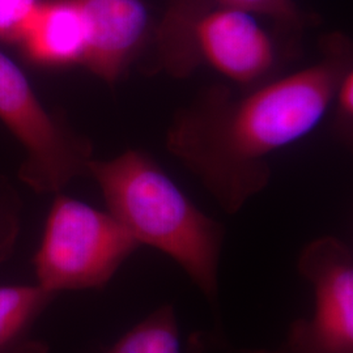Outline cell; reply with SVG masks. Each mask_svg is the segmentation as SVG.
Wrapping results in <instances>:
<instances>
[{
    "label": "cell",
    "instance_id": "obj_1",
    "mask_svg": "<svg viewBox=\"0 0 353 353\" xmlns=\"http://www.w3.org/2000/svg\"><path fill=\"white\" fill-rule=\"evenodd\" d=\"M348 38L331 34L318 62L250 88L212 85L176 112L165 144L229 214L270 182V157L306 138L353 65Z\"/></svg>",
    "mask_w": 353,
    "mask_h": 353
},
{
    "label": "cell",
    "instance_id": "obj_2",
    "mask_svg": "<svg viewBox=\"0 0 353 353\" xmlns=\"http://www.w3.org/2000/svg\"><path fill=\"white\" fill-rule=\"evenodd\" d=\"M88 174L97 181L108 212L140 245L176 261L216 309L223 225L201 211L144 152L128 150L106 161L92 159Z\"/></svg>",
    "mask_w": 353,
    "mask_h": 353
},
{
    "label": "cell",
    "instance_id": "obj_3",
    "mask_svg": "<svg viewBox=\"0 0 353 353\" xmlns=\"http://www.w3.org/2000/svg\"><path fill=\"white\" fill-rule=\"evenodd\" d=\"M156 58L173 77L208 67L240 88L276 77L281 59L256 14L217 0H174L156 33Z\"/></svg>",
    "mask_w": 353,
    "mask_h": 353
},
{
    "label": "cell",
    "instance_id": "obj_4",
    "mask_svg": "<svg viewBox=\"0 0 353 353\" xmlns=\"http://www.w3.org/2000/svg\"><path fill=\"white\" fill-rule=\"evenodd\" d=\"M139 246L113 214L59 192L34 256L37 284L54 294L102 290Z\"/></svg>",
    "mask_w": 353,
    "mask_h": 353
},
{
    "label": "cell",
    "instance_id": "obj_5",
    "mask_svg": "<svg viewBox=\"0 0 353 353\" xmlns=\"http://www.w3.org/2000/svg\"><path fill=\"white\" fill-rule=\"evenodd\" d=\"M0 119L26 152L19 176L38 194H59L88 174L90 144L42 105L21 68L1 51Z\"/></svg>",
    "mask_w": 353,
    "mask_h": 353
},
{
    "label": "cell",
    "instance_id": "obj_6",
    "mask_svg": "<svg viewBox=\"0 0 353 353\" xmlns=\"http://www.w3.org/2000/svg\"><path fill=\"white\" fill-rule=\"evenodd\" d=\"M299 272L314 293L310 318L296 319L288 330V353H353V255L343 241L325 236L300 254Z\"/></svg>",
    "mask_w": 353,
    "mask_h": 353
},
{
    "label": "cell",
    "instance_id": "obj_7",
    "mask_svg": "<svg viewBox=\"0 0 353 353\" xmlns=\"http://www.w3.org/2000/svg\"><path fill=\"white\" fill-rule=\"evenodd\" d=\"M87 24L83 65L114 84L126 74L151 36V16L143 0H76Z\"/></svg>",
    "mask_w": 353,
    "mask_h": 353
},
{
    "label": "cell",
    "instance_id": "obj_8",
    "mask_svg": "<svg viewBox=\"0 0 353 353\" xmlns=\"http://www.w3.org/2000/svg\"><path fill=\"white\" fill-rule=\"evenodd\" d=\"M17 46L29 63L45 68L83 64L87 24L76 0H41Z\"/></svg>",
    "mask_w": 353,
    "mask_h": 353
},
{
    "label": "cell",
    "instance_id": "obj_9",
    "mask_svg": "<svg viewBox=\"0 0 353 353\" xmlns=\"http://www.w3.org/2000/svg\"><path fill=\"white\" fill-rule=\"evenodd\" d=\"M55 296L37 283L0 287V353H46L29 335Z\"/></svg>",
    "mask_w": 353,
    "mask_h": 353
},
{
    "label": "cell",
    "instance_id": "obj_10",
    "mask_svg": "<svg viewBox=\"0 0 353 353\" xmlns=\"http://www.w3.org/2000/svg\"><path fill=\"white\" fill-rule=\"evenodd\" d=\"M108 353H181L179 330L172 305L165 303L114 344Z\"/></svg>",
    "mask_w": 353,
    "mask_h": 353
},
{
    "label": "cell",
    "instance_id": "obj_11",
    "mask_svg": "<svg viewBox=\"0 0 353 353\" xmlns=\"http://www.w3.org/2000/svg\"><path fill=\"white\" fill-rule=\"evenodd\" d=\"M21 201L10 181L0 176V265L12 254L20 232Z\"/></svg>",
    "mask_w": 353,
    "mask_h": 353
},
{
    "label": "cell",
    "instance_id": "obj_12",
    "mask_svg": "<svg viewBox=\"0 0 353 353\" xmlns=\"http://www.w3.org/2000/svg\"><path fill=\"white\" fill-rule=\"evenodd\" d=\"M41 0H0V42L17 45Z\"/></svg>",
    "mask_w": 353,
    "mask_h": 353
},
{
    "label": "cell",
    "instance_id": "obj_13",
    "mask_svg": "<svg viewBox=\"0 0 353 353\" xmlns=\"http://www.w3.org/2000/svg\"><path fill=\"white\" fill-rule=\"evenodd\" d=\"M223 4L237 7L256 16H265L287 26H299L303 23V14L294 0H217Z\"/></svg>",
    "mask_w": 353,
    "mask_h": 353
},
{
    "label": "cell",
    "instance_id": "obj_14",
    "mask_svg": "<svg viewBox=\"0 0 353 353\" xmlns=\"http://www.w3.org/2000/svg\"><path fill=\"white\" fill-rule=\"evenodd\" d=\"M331 109L335 110V123L345 140L351 139L353 126V65L339 79Z\"/></svg>",
    "mask_w": 353,
    "mask_h": 353
},
{
    "label": "cell",
    "instance_id": "obj_15",
    "mask_svg": "<svg viewBox=\"0 0 353 353\" xmlns=\"http://www.w3.org/2000/svg\"><path fill=\"white\" fill-rule=\"evenodd\" d=\"M229 353H288L284 351L283 348H280L278 351H271V350H252V348H240V350H233Z\"/></svg>",
    "mask_w": 353,
    "mask_h": 353
}]
</instances>
